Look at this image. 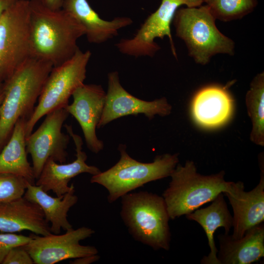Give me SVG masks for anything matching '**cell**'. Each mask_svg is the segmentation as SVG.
Masks as SVG:
<instances>
[{
	"mask_svg": "<svg viewBox=\"0 0 264 264\" xmlns=\"http://www.w3.org/2000/svg\"><path fill=\"white\" fill-rule=\"evenodd\" d=\"M31 56L58 66L79 49V38L85 35L80 22L63 9H52L43 0H29Z\"/></svg>",
	"mask_w": 264,
	"mask_h": 264,
	"instance_id": "6da1fadb",
	"label": "cell"
},
{
	"mask_svg": "<svg viewBox=\"0 0 264 264\" xmlns=\"http://www.w3.org/2000/svg\"><path fill=\"white\" fill-rule=\"evenodd\" d=\"M53 67L51 63L30 56L4 81L0 107V152L17 121L28 120L31 116Z\"/></svg>",
	"mask_w": 264,
	"mask_h": 264,
	"instance_id": "7a4b0ae2",
	"label": "cell"
},
{
	"mask_svg": "<svg viewBox=\"0 0 264 264\" xmlns=\"http://www.w3.org/2000/svg\"><path fill=\"white\" fill-rule=\"evenodd\" d=\"M223 171L213 175L197 172L193 161L177 164L171 180L162 194L170 219L186 215L213 201L220 194L233 191L236 182L226 181Z\"/></svg>",
	"mask_w": 264,
	"mask_h": 264,
	"instance_id": "3957f363",
	"label": "cell"
},
{
	"mask_svg": "<svg viewBox=\"0 0 264 264\" xmlns=\"http://www.w3.org/2000/svg\"><path fill=\"white\" fill-rule=\"evenodd\" d=\"M121 198L120 217L132 238L154 250H169L170 218L162 196L131 192Z\"/></svg>",
	"mask_w": 264,
	"mask_h": 264,
	"instance_id": "277c9868",
	"label": "cell"
},
{
	"mask_svg": "<svg viewBox=\"0 0 264 264\" xmlns=\"http://www.w3.org/2000/svg\"><path fill=\"white\" fill-rule=\"evenodd\" d=\"M118 149L120 154L118 161L90 179L91 183L106 189L110 203L147 183L170 176L179 161L178 154H165L157 155L152 162L143 163L131 157L125 145L120 144Z\"/></svg>",
	"mask_w": 264,
	"mask_h": 264,
	"instance_id": "5b68a950",
	"label": "cell"
},
{
	"mask_svg": "<svg viewBox=\"0 0 264 264\" xmlns=\"http://www.w3.org/2000/svg\"><path fill=\"white\" fill-rule=\"evenodd\" d=\"M206 5L178 8L173 19L176 35L185 43L195 62L204 65L219 53L232 55L234 43L218 29Z\"/></svg>",
	"mask_w": 264,
	"mask_h": 264,
	"instance_id": "8992f818",
	"label": "cell"
},
{
	"mask_svg": "<svg viewBox=\"0 0 264 264\" xmlns=\"http://www.w3.org/2000/svg\"><path fill=\"white\" fill-rule=\"evenodd\" d=\"M91 55L89 50L83 52L79 49L70 59L53 66L44 85L38 105L26 121V138L42 117L54 110L66 108L68 105L73 92L84 84Z\"/></svg>",
	"mask_w": 264,
	"mask_h": 264,
	"instance_id": "52a82bcc",
	"label": "cell"
},
{
	"mask_svg": "<svg viewBox=\"0 0 264 264\" xmlns=\"http://www.w3.org/2000/svg\"><path fill=\"white\" fill-rule=\"evenodd\" d=\"M30 56L29 0H18L0 17V84Z\"/></svg>",
	"mask_w": 264,
	"mask_h": 264,
	"instance_id": "ba28073f",
	"label": "cell"
},
{
	"mask_svg": "<svg viewBox=\"0 0 264 264\" xmlns=\"http://www.w3.org/2000/svg\"><path fill=\"white\" fill-rule=\"evenodd\" d=\"M203 0H162L157 10L152 13L132 39H122L115 45L123 54L138 57H153L160 49L156 38H169L173 54L177 55L171 32V25L175 13L181 6L198 7Z\"/></svg>",
	"mask_w": 264,
	"mask_h": 264,
	"instance_id": "9c48e42d",
	"label": "cell"
},
{
	"mask_svg": "<svg viewBox=\"0 0 264 264\" xmlns=\"http://www.w3.org/2000/svg\"><path fill=\"white\" fill-rule=\"evenodd\" d=\"M68 115L66 108L50 111L39 127L26 138V152L31 155L36 179L48 159L60 163L66 162L70 136L63 132L62 128Z\"/></svg>",
	"mask_w": 264,
	"mask_h": 264,
	"instance_id": "30bf717a",
	"label": "cell"
},
{
	"mask_svg": "<svg viewBox=\"0 0 264 264\" xmlns=\"http://www.w3.org/2000/svg\"><path fill=\"white\" fill-rule=\"evenodd\" d=\"M94 231L83 226L67 230L62 235L46 236L33 234L23 245L35 264H54L64 260L98 254L96 247L83 245L80 241L91 236Z\"/></svg>",
	"mask_w": 264,
	"mask_h": 264,
	"instance_id": "8fae6325",
	"label": "cell"
},
{
	"mask_svg": "<svg viewBox=\"0 0 264 264\" xmlns=\"http://www.w3.org/2000/svg\"><path fill=\"white\" fill-rule=\"evenodd\" d=\"M172 109L165 97L147 101L131 94L121 85L118 72H111L108 74L106 102L97 128L129 115L143 114L149 119L155 115L165 116L171 113Z\"/></svg>",
	"mask_w": 264,
	"mask_h": 264,
	"instance_id": "7c38bea8",
	"label": "cell"
},
{
	"mask_svg": "<svg viewBox=\"0 0 264 264\" xmlns=\"http://www.w3.org/2000/svg\"><path fill=\"white\" fill-rule=\"evenodd\" d=\"M73 102L66 109L78 121L82 130L87 146L97 154L104 148L98 138L96 129L101 118L106 92L100 85L83 84L73 92Z\"/></svg>",
	"mask_w": 264,
	"mask_h": 264,
	"instance_id": "4fadbf2b",
	"label": "cell"
},
{
	"mask_svg": "<svg viewBox=\"0 0 264 264\" xmlns=\"http://www.w3.org/2000/svg\"><path fill=\"white\" fill-rule=\"evenodd\" d=\"M65 127L74 142L76 158L67 164H59L51 158L48 159L36 183V185L41 186L44 191H52L58 197L70 190L71 185L68 186V183L72 178L82 173L93 176L101 172L97 167L87 164V155L82 151L83 142L81 137L73 132L71 126L65 125Z\"/></svg>",
	"mask_w": 264,
	"mask_h": 264,
	"instance_id": "5bb4252c",
	"label": "cell"
},
{
	"mask_svg": "<svg viewBox=\"0 0 264 264\" xmlns=\"http://www.w3.org/2000/svg\"><path fill=\"white\" fill-rule=\"evenodd\" d=\"M261 179L252 190L245 192L242 182H236L233 192L224 194L228 198L233 211L234 239L242 238L251 227L263 223L264 220V173L262 159H260Z\"/></svg>",
	"mask_w": 264,
	"mask_h": 264,
	"instance_id": "9a60e30c",
	"label": "cell"
},
{
	"mask_svg": "<svg viewBox=\"0 0 264 264\" xmlns=\"http://www.w3.org/2000/svg\"><path fill=\"white\" fill-rule=\"evenodd\" d=\"M234 100L227 86H206L195 94L191 113L195 123L206 129H215L226 124L232 116Z\"/></svg>",
	"mask_w": 264,
	"mask_h": 264,
	"instance_id": "2e32d148",
	"label": "cell"
},
{
	"mask_svg": "<svg viewBox=\"0 0 264 264\" xmlns=\"http://www.w3.org/2000/svg\"><path fill=\"white\" fill-rule=\"evenodd\" d=\"M30 231L35 234H52L41 208L23 196L10 201L0 202V232Z\"/></svg>",
	"mask_w": 264,
	"mask_h": 264,
	"instance_id": "e0dca14e",
	"label": "cell"
},
{
	"mask_svg": "<svg viewBox=\"0 0 264 264\" xmlns=\"http://www.w3.org/2000/svg\"><path fill=\"white\" fill-rule=\"evenodd\" d=\"M62 9L77 20L84 27L88 41L101 44L118 35V30L132 23L129 17H116L110 21L103 20L87 0H63Z\"/></svg>",
	"mask_w": 264,
	"mask_h": 264,
	"instance_id": "ac0fdd59",
	"label": "cell"
},
{
	"mask_svg": "<svg viewBox=\"0 0 264 264\" xmlns=\"http://www.w3.org/2000/svg\"><path fill=\"white\" fill-rule=\"evenodd\" d=\"M220 250L217 257L220 264H250L264 256L263 222L249 229L241 238L228 234L218 236Z\"/></svg>",
	"mask_w": 264,
	"mask_h": 264,
	"instance_id": "d6986e66",
	"label": "cell"
},
{
	"mask_svg": "<svg viewBox=\"0 0 264 264\" xmlns=\"http://www.w3.org/2000/svg\"><path fill=\"white\" fill-rule=\"evenodd\" d=\"M23 197L41 208L46 220L50 223L52 234H59L62 229L66 231L73 228L67 218L69 209L78 199L73 184L68 192L55 198L49 195L41 186L28 183Z\"/></svg>",
	"mask_w": 264,
	"mask_h": 264,
	"instance_id": "ffe728a7",
	"label": "cell"
},
{
	"mask_svg": "<svg viewBox=\"0 0 264 264\" xmlns=\"http://www.w3.org/2000/svg\"><path fill=\"white\" fill-rule=\"evenodd\" d=\"M189 220L197 222L204 230L210 251L200 261L202 264H220L217 257L218 250L214 241V234L220 227H223L225 234H228L233 227V216L231 215L223 193L220 194L208 206L197 209L186 215Z\"/></svg>",
	"mask_w": 264,
	"mask_h": 264,
	"instance_id": "44dd1931",
	"label": "cell"
},
{
	"mask_svg": "<svg viewBox=\"0 0 264 264\" xmlns=\"http://www.w3.org/2000/svg\"><path fill=\"white\" fill-rule=\"evenodd\" d=\"M27 119L20 118L12 134L0 152V174H10L24 178L35 184L32 167L27 158L25 124Z\"/></svg>",
	"mask_w": 264,
	"mask_h": 264,
	"instance_id": "7402d4cb",
	"label": "cell"
},
{
	"mask_svg": "<svg viewBox=\"0 0 264 264\" xmlns=\"http://www.w3.org/2000/svg\"><path fill=\"white\" fill-rule=\"evenodd\" d=\"M246 106L252 123L250 140L264 145V73L257 74L252 81L245 97Z\"/></svg>",
	"mask_w": 264,
	"mask_h": 264,
	"instance_id": "603a6c76",
	"label": "cell"
},
{
	"mask_svg": "<svg viewBox=\"0 0 264 264\" xmlns=\"http://www.w3.org/2000/svg\"><path fill=\"white\" fill-rule=\"evenodd\" d=\"M216 19L229 22L243 18L251 13L257 0H203Z\"/></svg>",
	"mask_w": 264,
	"mask_h": 264,
	"instance_id": "cb8c5ba5",
	"label": "cell"
},
{
	"mask_svg": "<svg viewBox=\"0 0 264 264\" xmlns=\"http://www.w3.org/2000/svg\"><path fill=\"white\" fill-rule=\"evenodd\" d=\"M29 183L24 178L10 174H0V202L22 197Z\"/></svg>",
	"mask_w": 264,
	"mask_h": 264,
	"instance_id": "d4e9b609",
	"label": "cell"
},
{
	"mask_svg": "<svg viewBox=\"0 0 264 264\" xmlns=\"http://www.w3.org/2000/svg\"><path fill=\"white\" fill-rule=\"evenodd\" d=\"M30 240V236L12 233H0V264H2L10 249L14 247L24 245Z\"/></svg>",
	"mask_w": 264,
	"mask_h": 264,
	"instance_id": "484cf974",
	"label": "cell"
},
{
	"mask_svg": "<svg viewBox=\"0 0 264 264\" xmlns=\"http://www.w3.org/2000/svg\"><path fill=\"white\" fill-rule=\"evenodd\" d=\"M34 262L23 245L12 248L4 258L2 264H33Z\"/></svg>",
	"mask_w": 264,
	"mask_h": 264,
	"instance_id": "4316f807",
	"label": "cell"
},
{
	"mask_svg": "<svg viewBox=\"0 0 264 264\" xmlns=\"http://www.w3.org/2000/svg\"><path fill=\"white\" fill-rule=\"evenodd\" d=\"M99 258L97 254L88 256L75 259L71 263L73 264H88L98 261Z\"/></svg>",
	"mask_w": 264,
	"mask_h": 264,
	"instance_id": "83f0119b",
	"label": "cell"
},
{
	"mask_svg": "<svg viewBox=\"0 0 264 264\" xmlns=\"http://www.w3.org/2000/svg\"><path fill=\"white\" fill-rule=\"evenodd\" d=\"M44 3L49 8L52 9L62 8L63 0H43Z\"/></svg>",
	"mask_w": 264,
	"mask_h": 264,
	"instance_id": "f1b7e54d",
	"label": "cell"
},
{
	"mask_svg": "<svg viewBox=\"0 0 264 264\" xmlns=\"http://www.w3.org/2000/svg\"><path fill=\"white\" fill-rule=\"evenodd\" d=\"M18 0H0V17L9 7Z\"/></svg>",
	"mask_w": 264,
	"mask_h": 264,
	"instance_id": "f546056e",
	"label": "cell"
},
{
	"mask_svg": "<svg viewBox=\"0 0 264 264\" xmlns=\"http://www.w3.org/2000/svg\"><path fill=\"white\" fill-rule=\"evenodd\" d=\"M3 97V85L1 83L0 84V107L1 104Z\"/></svg>",
	"mask_w": 264,
	"mask_h": 264,
	"instance_id": "4dcf8cb0",
	"label": "cell"
}]
</instances>
